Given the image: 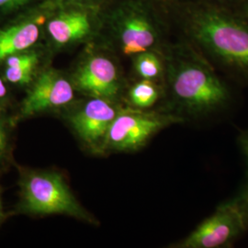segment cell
I'll list each match as a JSON object with an SVG mask.
<instances>
[{"label": "cell", "mask_w": 248, "mask_h": 248, "mask_svg": "<svg viewBox=\"0 0 248 248\" xmlns=\"http://www.w3.org/2000/svg\"><path fill=\"white\" fill-rule=\"evenodd\" d=\"M47 28L53 41L58 45H64L89 35L91 25L86 13L72 11L55 17Z\"/></svg>", "instance_id": "10"}, {"label": "cell", "mask_w": 248, "mask_h": 248, "mask_svg": "<svg viewBox=\"0 0 248 248\" xmlns=\"http://www.w3.org/2000/svg\"><path fill=\"white\" fill-rule=\"evenodd\" d=\"M119 108L111 99L91 98L69 117V122L78 137L88 146L104 150L107 135Z\"/></svg>", "instance_id": "6"}, {"label": "cell", "mask_w": 248, "mask_h": 248, "mask_svg": "<svg viewBox=\"0 0 248 248\" xmlns=\"http://www.w3.org/2000/svg\"><path fill=\"white\" fill-rule=\"evenodd\" d=\"M205 1L223 6L229 9H234L241 5L245 0H205Z\"/></svg>", "instance_id": "18"}, {"label": "cell", "mask_w": 248, "mask_h": 248, "mask_svg": "<svg viewBox=\"0 0 248 248\" xmlns=\"http://www.w3.org/2000/svg\"><path fill=\"white\" fill-rule=\"evenodd\" d=\"M233 10L236 11L240 16L246 18L248 21V0H245L241 5Z\"/></svg>", "instance_id": "20"}, {"label": "cell", "mask_w": 248, "mask_h": 248, "mask_svg": "<svg viewBox=\"0 0 248 248\" xmlns=\"http://www.w3.org/2000/svg\"><path fill=\"white\" fill-rule=\"evenodd\" d=\"M181 124H184L181 119L161 109L120 108L108 130L104 149L119 152L140 150L162 130Z\"/></svg>", "instance_id": "4"}, {"label": "cell", "mask_w": 248, "mask_h": 248, "mask_svg": "<svg viewBox=\"0 0 248 248\" xmlns=\"http://www.w3.org/2000/svg\"><path fill=\"white\" fill-rule=\"evenodd\" d=\"M1 192H2V189H1V186H0V223L3 221L4 219V211H3V204H2V198H1Z\"/></svg>", "instance_id": "22"}, {"label": "cell", "mask_w": 248, "mask_h": 248, "mask_svg": "<svg viewBox=\"0 0 248 248\" xmlns=\"http://www.w3.org/2000/svg\"><path fill=\"white\" fill-rule=\"evenodd\" d=\"M158 31L153 19L141 9H133L127 13L121 27V41L126 55L153 50L158 42Z\"/></svg>", "instance_id": "9"}, {"label": "cell", "mask_w": 248, "mask_h": 248, "mask_svg": "<svg viewBox=\"0 0 248 248\" xmlns=\"http://www.w3.org/2000/svg\"><path fill=\"white\" fill-rule=\"evenodd\" d=\"M39 34V28L33 22L21 23L0 31V61L28 50L37 42Z\"/></svg>", "instance_id": "11"}, {"label": "cell", "mask_w": 248, "mask_h": 248, "mask_svg": "<svg viewBox=\"0 0 248 248\" xmlns=\"http://www.w3.org/2000/svg\"><path fill=\"white\" fill-rule=\"evenodd\" d=\"M166 105L160 108L184 124H212L233 110L237 99L228 80L185 42L165 58Z\"/></svg>", "instance_id": "1"}, {"label": "cell", "mask_w": 248, "mask_h": 248, "mask_svg": "<svg viewBox=\"0 0 248 248\" xmlns=\"http://www.w3.org/2000/svg\"><path fill=\"white\" fill-rule=\"evenodd\" d=\"M236 142L248 168V129L240 130L237 134Z\"/></svg>", "instance_id": "17"}, {"label": "cell", "mask_w": 248, "mask_h": 248, "mask_svg": "<svg viewBox=\"0 0 248 248\" xmlns=\"http://www.w3.org/2000/svg\"><path fill=\"white\" fill-rule=\"evenodd\" d=\"M163 96V90L158 83L148 79L136 82L129 90V105L139 109H150Z\"/></svg>", "instance_id": "13"}, {"label": "cell", "mask_w": 248, "mask_h": 248, "mask_svg": "<svg viewBox=\"0 0 248 248\" xmlns=\"http://www.w3.org/2000/svg\"><path fill=\"white\" fill-rule=\"evenodd\" d=\"M24 0H0V7H9L14 6L23 2Z\"/></svg>", "instance_id": "21"}, {"label": "cell", "mask_w": 248, "mask_h": 248, "mask_svg": "<svg viewBox=\"0 0 248 248\" xmlns=\"http://www.w3.org/2000/svg\"><path fill=\"white\" fill-rule=\"evenodd\" d=\"M11 122L0 110V169L7 163L10 155V127Z\"/></svg>", "instance_id": "15"}, {"label": "cell", "mask_w": 248, "mask_h": 248, "mask_svg": "<svg viewBox=\"0 0 248 248\" xmlns=\"http://www.w3.org/2000/svg\"><path fill=\"white\" fill-rule=\"evenodd\" d=\"M248 231L232 200L220 204L186 237L173 244L174 248H229Z\"/></svg>", "instance_id": "5"}, {"label": "cell", "mask_w": 248, "mask_h": 248, "mask_svg": "<svg viewBox=\"0 0 248 248\" xmlns=\"http://www.w3.org/2000/svg\"><path fill=\"white\" fill-rule=\"evenodd\" d=\"M186 8V41L227 79L248 86V20L205 0H193Z\"/></svg>", "instance_id": "2"}, {"label": "cell", "mask_w": 248, "mask_h": 248, "mask_svg": "<svg viewBox=\"0 0 248 248\" xmlns=\"http://www.w3.org/2000/svg\"><path fill=\"white\" fill-rule=\"evenodd\" d=\"M6 80L15 85H27L32 79V74L38 63L35 53H18L5 59Z\"/></svg>", "instance_id": "12"}, {"label": "cell", "mask_w": 248, "mask_h": 248, "mask_svg": "<svg viewBox=\"0 0 248 248\" xmlns=\"http://www.w3.org/2000/svg\"><path fill=\"white\" fill-rule=\"evenodd\" d=\"M75 97L71 83L62 75L53 70L42 73L37 78L32 88L23 99L18 119L36 115L49 109L62 108L71 103Z\"/></svg>", "instance_id": "7"}, {"label": "cell", "mask_w": 248, "mask_h": 248, "mask_svg": "<svg viewBox=\"0 0 248 248\" xmlns=\"http://www.w3.org/2000/svg\"><path fill=\"white\" fill-rule=\"evenodd\" d=\"M20 202L18 210L31 215L64 214L89 223H95L72 193L63 177L57 172L20 170Z\"/></svg>", "instance_id": "3"}, {"label": "cell", "mask_w": 248, "mask_h": 248, "mask_svg": "<svg viewBox=\"0 0 248 248\" xmlns=\"http://www.w3.org/2000/svg\"><path fill=\"white\" fill-rule=\"evenodd\" d=\"M75 83L92 98L111 99L120 89L115 64L104 56H92L84 62L76 74Z\"/></svg>", "instance_id": "8"}, {"label": "cell", "mask_w": 248, "mask_h": 248, "mask_svg": "<svg viewBox=\"0 0 248 248\" xmlns=\"http://www.w3.org/2000/svg\"><path fill=\"white\" fill-rule=\"evenodd\" d=\"M134 70L141 79L157 82L165 78V62L159 54L153 50L134 55Z\"/></svg>", "instance_id": "14"}, {"label": "cell", "mask_w": 248, "mask_h": 248, "mask_svg": "<svg viewBox=\"0 0 248 248\" xmlns=\"http://www.w3.org/2000/svg\"><path fill=\"white\" fill-rule=\"evenodd\" d=\"M8 100V89L4 80L0 78V110H3L4 108L7 106Z\"/></svg>", "instance_id": "19"}, {"label": "cell", "mask_w": 248, "mask_h": 248, "mask_svg": "<svg viewBox=\"0 0 248 248\" xmlns=\"http://www.w3.org/2000/svg\"><path fill=\"white\" fill-rule=\"evenodd\" d=\"M231 200L233 202L237 210L239 211L248 231V173L239 190Z\"/></svg>", "instance_id": "16"}]
</instances>
